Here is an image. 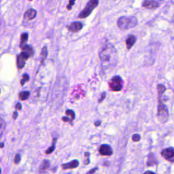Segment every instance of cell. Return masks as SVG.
Wrapping results in <instances>:
<instances>
[{
	"label": "cell",
	"instance_id": "cell-1",
	"mask_svg": "<svg viewBox=\"0 0 174 174\" xmlns=\"http://www.w3.org/2000/svg\"><path fill=\"white\" fill-rule=\"evenodd\" d=\"M99 59L104 67L116 65L118 61V53L116 48L112 44H107L99 53Z\"/></svg>",
	"mask_w": 174,
	"mask_h": 174
},
{
	"label": "cell",
	"instance_id": "cell-2",
	"mask_svg": "<svg viewBox=\"0 0 174 174\" xmlns=\"http://www.w3.org/2000/svg\"><path fill=\"white\" fill-rule=\"evenodd\" d=\"M138 24V20L133 16H123L120 17L117 20L118 27L121 30L127 31L134 28Z\"/></svg>",
	"mask_w": 174,
	"mask_h": 174
},
{
	"label": "cell",
	"instance_id": "cell-3",
	"mask_svg": "<svg viewBox=\"0 0 174 174\" xmlns=\"http://www.w3.org/2000/svg\"><path fill=\"white\" fill-rule=\"evenodd\" d=\"M157 117L159 121L163 123H166L169 118V110L167 107L163 102L161 98H160V97L159 99Z\"/></svg>",
	"mask_w": 174,
	"mask_h": 174
},
{
	"label": "cell",
	"instance_id": "cell-4",
	"mask_svg": "<svg viewBox=\"0 0 174 174\" xmlns=\"http://www.w3.org/2000/svg\"><path fill=\"white\" fill-rule=\"evenodd\" d=\"M99 0H89L87 2L85 8L83 9L80 13L79 14L78 18L80 19H86L90 14L92 13L96 7L99 5Z\"/></svg>",
	"mask_w": 174,
	"mask_h": 174
},
{
	"label": "cell",
	"instance_id": "cell-5",
	"mask_svg": "<svg viewBox=\"0 0 174 174\" xmlns=\"http://www.w3.org/2000/svg\"><path fill=\"white\" fill-rule=\"evenodd\" d=\"M109 86L112 91H120L123 89V80H122V78L118 76H114L110 80Z\"/></svg>",
	"mask_w": 174,
	"mask_h": 174
},
{
	"label": "cell",
	"instance_id": "cell-6",
	"mask_svg": "<svg viewBox=\"0 0 174 174\" xmlns=\"http://www.w3.org/2000/svg\"><path fill=\"white\" fill-rule=\"evenodd\" d=\"M31 57V55L28 53H27V52L25 51H23L20 53L18 56H17V67L19 69L23 68L25 67V63H26V61L27 60H28V59Z\"/></svg>",
	"mask_w": 174,
	"mask_h": 174
},
{
	"label": "cell",
	"instance_id": "cell-7",
	"mask_svg": "<svg viewBox=\"0 0 174 174\" xmlns=\"http://www.w3.org/2000/svg\"><path fill=\"white\" fill-rule=\"evenodd\" d=\"M161 154L163 157L167 161L171 163L174 162V148L169 147L163 150Z\"/></svg>",
	"mask_w": 174,
	"mask_h": 174
},
{
	"label": "cell",
	"instance_id": "cell-8",
	"mask_svg": "<svg viewBox=\"0 0 174 174\" xmlns=\"http://www.w3.org/2000/svg\"><path fill=\"white\" fill-rule=\"evenodd\" d=\"M161 4V0H144L142 6L147 9H156Z\"/></svg>",
	"mask_w": 174,
	"mask_h": 174
},
{
	"label": "cell",
	"instance_id": "cell-9",
	"mask_svg": "<svg viewBox=\"0 0 174 174\" xmlns=\"http://www.w3.org/2000/svg\"><path fill=\"white\" fill-rule=\"evenodd\" d=\"M99 152L102 156H111L113 154L112 148L108 144H102L99 148Z\"/></svg>",
	"mask_w": 174,
	"mask_h": 174
},
{
	"label": "cell",
	"instance_id": "cell-10",
	"mask_svg": "<svg viewBox=\"0 0 174 174\" xmlns=\"http://www.w3.org/2000/svg\"><path fill=\"white\" fill-rule=\"evenodd\" d=\"M76 118L75 112L72 110H67L65 111V116H63L61 120L65 123H72Z\"/></svg>",
	"mask_w": 174,
	"mask_h": 174
},
{
	"label": "cell",
	"instance_id": "cell-11",
	"mask_svg": "<svg viewBox=\"0 0 174 174\" xmlns=\"http://www.w3.org/2000/svg\"><path fill=\"white\" fill-rule=\"evenodd\" d=\"M79 161L77 159L72 160V161H69L68 163H63L61 165V167L63 170H67V169H76L79 166Z\"/></svg>",
	"mask_w": 174,
	"mask_h": 174
},
{
	"label": "cell",
	"instance_id": "cell-12",
	"mask_svg": "<svg viewBox=\"0 0 174 174\" xmlns=\"http://www.w3.org/2000/svg\"><path fill=\"white\" fill-rule=\"evenodd\" d=\"M82 27H83V25L80 22H74L71 23L70 25H69L67 27V28L68 31H70V32L75 33L80 31L82 29Z\"/></svg>",
	"mask_w": 174,
	"mask_h": 174
},
{
	"label": "cell",
	"instance_id": "cell-13",
	"mask_svg": "<svg viewBox=\"0 0 174 174\" xmlns=\"http://www.w3.org/2000/svg\"><path fill=\"white\" fill-rule=\"evenodd\" d=\"M37 16V11L33 8L29 9L25 12L23 15V19L26 20H31L36 18Z\"/></svg>",
	"mask_w": 174,
	"mask_h": 174
},
{
	"label": "cell",
	"instance_id": "cell-14",
	"mask_svg": "<svg viewBox=\"0 0 174 174\" xmlns=\"http://www.w3.org/2000/svg\"><path fill=\"white\" fill-rule=\"evenodd\" d=\"M135 41H136V37L133 36V35H130V36H128L126 40V41H125L128 50H130L131 48L133 47V46L135 43Z\"/></svg>",
	"mask_w": 174,
	"mask_h": 174
},
{
	"label": "cell",
	"instance_id": "cell-15",
	"mask_svg": "<svg viewBox=\"0 0 174 174\" xmlns=\"http://www.w3.org/2000/svg\"><path fill=\"white\" fill-rule=\"evenodd\" d=\"M157 163V160H156V157L154 154L153 153H150L148 156V160L146 162V165L148 167H150L156 165Z\"/></svg>",
	"mask_w": 174,
	"mask_h": 174
},
{
	"label": "cell",
	"instance_id": "cell-16",
	"mask_svg": "<svg viewBox=\"0 0 174 174\" xmlns=\"http://www.w3.org/2000/svg\"><path fill=\"white\" fill-rule=\"evenodd\" d=\"M48 56V49L46 46H44L41 50V53H40V61L41 64H43L45 60Z\"/></svg>",
	"mask_w": 174,
	"mask_h": 174
},
{
	"label": "cell",
	"instance_id": "cell-17",
	"mask_svg": "<svg viewBox=\"0 0 174 174\" xmlns=\"http://www.w3.org/2000/svg\"><path fill=\"white\" fill-rule=\"evenodd\" d=\"M57 141V139L56 137H54L53 140V144H52V145L50 146V147L46 150V152H45V154H51V153L53 152V151L55 150V148H56Z\"/></svg>",
	"mask_w": 174,
	"mask_h": 174
},
{
	"label": "cell",
	"instance_id": "cell-18",
	"mask_svg": "<svg viewBox=\"0 0 174 174\" xmlns=\"http://www.w3.org/2000/svg\"><path fill=\"white\" fill-rule=\"evenodd\" d=\"M29 38V35L27 33H23L20 36V48L23 47L26 45V43Z\"/></svg>",
	"mask_w": 174,
	"mask_h": 174
},
{
	"label": "cell",
	"instance_id": "cell-19",
	"mask_svg": "<svg viewBox=\"0 0 174 174\" xmlns=\"http://www.w3.org/2000/svg\"><path fill=\"white\" fill-rule=\"evenodd\" d=\"M50 167V161L48 160H44L41 162V164L40 167V170L41 172H44L46 170H47Z\"/></svg>",
	"mask_w": 174,
	"mask_h": 174
},
{
	"label": "cell",
	"instance_id": "cell-20",
	"mask_svg": "<svg viewBox=\"0 0 174 174\" xmlns=\"http://www.w3.org/2000/svg\"><path fill=\"white\" fill-rule=\"evenodd\" d=\"M20 48L23 51H25V52H27V53H28L31 57H33V55H34V51H33V48L31 47V46H29V45H27L26 44L24 46L20 47Z\"/></svg>",
	"mask_w": 174,
	"mask_h": 174
},
{
	"label": "cell",
	"instance_id": "cell-21",
	"mask_svg": "<svg viewBox=\"0 0 174 174\" xmlns=\"http://www.w3.org/2000/svg\"><path fill=\"white\" fill-rule=\"evenodd\" d=\"M30 96V92L29 91H23L20 92L19 95V99L21 101H25L27 99H29Z\"/></svg>",
	"mask_w": 174,
	"mask_h": 174
},
{
	"label": "cell",
	"instance_id": "cell-22",
	"mask_svg": "<svg viewBox=\"0 0 174 174\" xmlns=\"http://www.w3.org/2000/svg\"><path fill=\"white\" fill-rule=\"evenodd\" d=\"M29 78H30L29 75L28 74H27V73L24 74L22 77L21 80H20V85L24 86V85H25L27 82H28L29 80Z\"/></svg>",
	"mask_w": 174,
	"mask_h": 174
},
{
	"label": "cell",
	"instance_id": "cell-23",
	"mask_svg": "<svg viewBox=\"0 0 174 174\" xmlns=\"http://www.w3.org/2000/svg\"><path fill=\"white\" fill-rule=\"evenodd\" d=\"M157 90L159 93V96H162L163 93L165 92L166 87L163 85H159L157 86Z\"/></svg>",
	"mask_w": 174,
	"mask_h": 174
},
{
	"label": "cell",
	"instance_id": "cell-24",
	"mask_svg": "<svg viewBox=\"0 0 174 174\" xmlns=\"http://www.w3.org/2000/svg\"><path fill=\"white\" fill-rule=\"evenodd\" d=\"M90 154L89 152H85V159H84V164L85 165H89L90 163Z\"/></svg>",
	"mask_w": 174,
	"mask_h": 174
},
{
	"label": "cell",
	"instance_id": "cell-25",
	"mask_svg": "<svg viewBox=\"0 0 174 174\" xmlns=\"http://www.w3.org/2000/svg\"><path fill=\"white\" fill-rule=\"evenodd\" d=\"M21 161V156H20V154H16L15 156V159H14V163H15L16 165L19 164V163Z\"/></svg>",
	"mask_w": 174,
	"mask_h": 174
},
{
	"label": "cell",
	"instance_id": "cell-26",
	"mask_svg": "<svg viewBox=\"0 0 174 174\" xmlns=\"http://www.w3.org/2000/svg\"><path fill=\"white\" fill-rule=\"evenodd\" d=\"M141 140V136L140 134H134L132 136V140L135 142H137L139 141H140Z\"/></svg>",
	"mask_w": 174,
	"mask_h": 174
},
{
	"label": "cell",
	"instance_id": "cell-27",
	"mask_svg": "<svg viewBox=\"0 0 174 174\" xmlns=\"http://www.w3.org/2000/svg\"><path fill=\"white\" fill-rule=\"evenodd\" d=\"M75 2H76V0H69L68 5L67 6V7H66V8H67V10H72L73 6L75 4Z\"/></svg>",
	"mask_w": 174,
	"mask_h": 174
},
{
	"label": "cell",
	"instance_id": "cell-28",
	"mask_svg": "<svg viewBox=\"0 0 174 174\" xmlns=\"http://www.w3.org/2000/svg\"><path fill=\"white\" fill-rule=\"evenodd\" d=\"M106 93L104 92V93H103L102 94V95H101V97H100V99H99V101H98V102L100 103H102L103 101L105 99V98H106Z\"/></svg>",
	"mask_w": 174,
	"mask_h": 174
},
{
	"label": "cell",
	"instance_id": "cell-29",
	"mask_svg": "<svg viewBox=\"0 0 174 174\" xmlns=\"http://www.w3.org/2000/svg\"><path fill=\"white\" fill-rule=\"evenodd\" d=\"M15 109L16 110H22V106H21V104H20V103H17L16 104V106H15Z\"/></svg>",
	"mask_w": 174,
	"mask_h": 174
},
{
	"label": "cell",
	"instance_id": "cell-30",
	"mask_svg": "<svg viewBox=\"0 0 174 174\" xmlns=\"http://www.w3.org/2000/svg\"><path fill=\"white\" fill-rule=\"evenodd\" d=\"M98 167H95V168H93L92 169H90V171L89 172H87L86 174H93L94 173H95L96 171H97L98 170Z\"/></svg>",
	"mask_w": 174,
	"mask_h": 174
},
{
	"label": "cell",
	"instance_id": "cell-31",
	"mask_svg": "<svg viewBox=\"0 0 174 174\" xmlns=\"http://www.w3.org/2000/svg\"><path fill=\"white\" fill-rule=\"evenodd\" d=\"M101 124H102V121L101 120H96L95 123H94V124H95V127H99Z\"/></svg>",
	"mask_w": 174,
	"mask_h": 174
},
{
	"label": "cell",
	"instance_id": "cell-32",
	"mask_svg": "<svg viewBox=\"0 0 174 174\" xmlns=\"http://www.w3.org/2000/svg\"><path fill=\"white\" fill-rule=\"evenodd\" d=\"M17 117H18V112L15 111V112H14L13 113V115H12V118L14 120H16Z\"/></svg>",
	"mask_w": 174,
	"mask_h": 174
},
{
	"label": "cell",
	"instance_id": "cell-33",
	"mask_svg": "<svg viewBox=\"0 0 174 174\" xmlns=\"http://www.w3.org/2000/svg\"><path fill=\"white\" fill-rule=\"evenodd\" d=\"M144 174H156L154 172H152L151 171H147V172H146L144 173Z\"/></svg>",
	"mask_w": 174,
	"mask_h": 174
},
{
	"label": "cell",
	"instance_id": "cell-34",
	"mask_svg": "<svg viewBox=\"0 0 174 174\" xmlns=\"http://www.w3.org/2000/svg\"><path fill=\"white\" fill-rule=\"evenodd\" d=\"M3 147H4V144H3V142H2V144H1V148H3Z\"/></svg>",
	"mask_w": 174,
	"mask_h": 174
},
{
	"label": "cell",
	"instance_id": "cell-35",
	"mask_svg": "<svg viewBox=\"0 0 174 174\" xmlns=\"http://www.w3.org/2000/svg\"><path fill=\"white\" fill-rule=\"evenodd\" d=\"M171 2H172L173 3H174V0H171Z\"/></svg>",
	"mask_w": 174,
	"mask_h": 174
},
{
	"label": "cell",
	"instance_id": "cell-36",
	"mask_svg": "<svg viewBox=\"0 0 174 174\" xmlns=\"http://www.w3.org/2000/svg\"><path fill=\"white\" fill-rule=\"evenodd\" d=\"M67 174H71V173H67Z\"/></svg>",
	"mask_w": 174,
	"mask_h": 174
},
{
	"label": "cell",
	"instance_id": "cell-37",
	"mask_svg": "<svg viewBox=\"0 0 174 174\" xmlns=\"http://www.w3.org/2000/svg\"><path fill=\"white\" fill-rule=\"evenodd\" d=\"M29 1H31V0H29Z\"/></svg>",
	"mask_w": 174,
	"mask_h": 174
}]
</instances>
